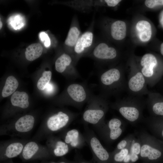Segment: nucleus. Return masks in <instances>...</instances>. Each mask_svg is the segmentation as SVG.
Wrapping results in <instances>:
<instances>
[{
    "instance_id": "nucleus-21",
    "label": "nucleus",
    "mask_w": 163,
    "mask_h": 163,
    "mask_svg": "<svg viewBox=\"0 0 163 163\" xmlns=\"http://www.w3.org/2000/svg\"><path fill=\"white\" fill-rule=\"evenodd\" d=\"M72 61L71 57L68 55L64 53L59 56L55 62V69L56 71L62 73L69 66Z\"/></svg>"
},
{
    "instance_id": "nucleus-3",
    "label": "nucleus",
    "mask_w": 163,
    "mask_h": 163,
    "mask_svg": "<svg viewBox=\"0 0 163 163\" xmlns=\"http://www.w3.org/2000/svg\"><path fill=\"white\" fill-rule=\"evenodd\" d=\"M132 63L127 76L126 91L128 95L143 96L151 91L147 87L145 79L139 67Z\"/></svg>"
},
{
    "instance_id": "nucleus-14",
    "label": "nucleus",
    "mask_w": 163,
    "mask_h": 163,
    "mask_svg": "<svg viewBox=\"0 0 163 163\" xmlns=\"http://www.w3.org/2000/svg\"><path fill=\"white\" fill-rule=\"evenodd\" d=\"M70 97L75 101L81 102L86 98V94L83 87L81 85L73 84L70 85L67 89Z\"/></svg>"
},
{
    "instance_id": "nucleus-32",
    "label": "nucleus",
    "mask_w": 163,
    "mask_h": 163,
    "mask_svg": "<svg viewBox=\"0 0 163 163\" xmlns=\"http://www.w3.org/2000/svg\"><path fill=\"white\" fill-rule=\"evenodd\" d=\"M141 148L140 144L139 143L137 142L134 143L131 147L130 153L137 155L139 154L140 152Z\"/></svg>"
},
{
    "instance_id": "nucleus-17",
    "label": "nucleus",
    "mask_w": 163,
    "mask_h": 163,
    "mask_svg": "<svg viewBox=\"0 0 163 163\" xmlns=\"http://www.w3.org/2000/svg\"><path fill=\"white\" fill-rule=\"evenodd\" d=\"M104 111L100 109H89L86 110L83 113V118L86 122L95 124L97 123L103 117Z\"/></svg>"
},
{
    "instance_id": "nucleus-37",
    "label": "nucleus",
    "mask_w": 163,
    "mask_h": 163,
    "mask_svg": "<svg viewBox=\"0 0 163 163\" xmlns=\"http://www.w3.org/2000/svg\"><path fill=\"white\" fill-rule=\"evenodd\" d=\"M160 22L161 26L163 27V11H162L160 15Z\"/></svg>"
},
{
    "instance_id": "nucleus-1",
    "label": "nucleus",
    "mask_w": 163,
    "mask_h": 163,
    "mask_svg": "<svg viewBox=\"0 0 163 163\" xmlns=\"http://www.w3.org/2000/svg\"><path fill=\"white\" fill-rule=\"evenodd\" d=\"M138 67L145 79L147 85L150 87L155 86L163 76V65L152 54L144 55L140 59Z\"/></svg>"
},
{
    "instance_id": "nucleus-13",
    "label": "nucleus",
    "mask_w": 163,
    "mask_h": 163,
    "mask_svg": "<svg viewBox=\"0 0 163 163\" xmlns=\"http://www.w3.org/2000/svg\"><path fill=\"white\" fill-rule=\"evenodd\" d=\"M126 26L123 21L118 20L113 22L110 27V33L112 37L116 40L123 39L126 35Z\"/></svg>"
},
{
    "instance_id": "nucleus-28",
    "label": "nucleus",
    "mask_w": 163,
    "mask_h": 163,
    "mask_svg": "<svg viewBox=\"0 0 163 163\" xmlns=\"http://www.w3.org/2000/svg\"><path fill=\"white\" fill-rule=\"evenodd\" d=\"M136 28L139 32L148 30H151V26L150 23L145 20L139 21L136 24Z\"/></svg>"
},
{
    "instance_id": "nucleus-15",
    "label": "nucleus",
    "mask_w": 163,
    "mask_h": 163,
    "mask_svg": "<svg viewBox=\"0 0 163 163\" xmlns=\"http://www.w3.org/2000/svg\"><path fill=\"white\" fill-rule=\"evenodd\" d=\"M11 101L12 104L14 106L22 108H26L29 105L28 96L23 91H16L11 96Z\"/></svg>"
},
{
    "instance_id": "nucleus-26",
    "label": "nucleus",
    "mask_w": 163,
    "mask_h": 163,
    "mask_svg": "<svg viewBox=\"0 0 163 163\" xmlns=\"http://www.w3.org/2000/svg\"><path fill=\"white\" fill-rule=\"evenodd\" d=\"M69 150L68 146L66 142L59 141L56 143L53 152L56 156L60 157L66 154L68 152Z\"/></svg>"
},
{
    "instance_id": "nucleus-23",
    "label": "nucleus",
    "mask_w": 163,
    "mask_h": 163,
    "mask_svg": "<svg viewBox=\"0 0 163 163\" xmlns=\"http://www.w3.org/2000/svg\"><path fill=\"white\" fill-rule=\"evenodd\" d=\"M39 149L37 144L34 142L27 143L24 147L22 155L24 159L28 160L31 158L37 152Z\"/></svg>"
},
{
    "instance_id": "nucleus-40",
    "label": "nucleus",
    "mask_w": 163,
    "mask_h": 163,
    "mask_svg": "<svg viewBox=\"0 0 163 163\" xmlns=\"http://www.w3.org/2000/svg\"><path fill=\"white\" fill-rule=\"evenodd\" d=\"M162 135L163 137V129L162 130Z\"/></svg>"
},
{
    "instance_id": "nucleus-19",
    "label": "nucleus",
    "mask_w": 163,
    "mask_h": 163,
    "mask_svg": "<svg viewBox=\"0 0 163 163\" xmlns=\"http://www.w3.org/2000/svg\"><path fill=\"white\" fill-rule=\"evenodd\" d=\"M18 85V82L14 76H8L6 80L5 85L2 90V96L5 97L13 94L15 92Z\"/></svg>"
},
{
    "instance_id": "nucleus-22",
    "label": "nucleus",
    "mask_w": 163,
    "mask_h": 163,
    "mask_svg": "<svg viewBox=\"0 0 163 163\" xmlns=\"http://www.w3.org/2000/svg\"><path fill=\"white\" fill-rule=\"evenodd\" d=\"M23 148L22 144L20 142L12 143L6 148L5 151V155L10 158L15 157L20 154Z\"/></svg>"
},
{
    "instance_id": "nucleus-16",
    "label": "nucleus",
    "mask_w": 163,
    "mask_h": 163,
    "mask_svg": "<svg viewBox=\"0 0 163 163\" xmlns=\"http://www.w3.org/2000/svg\"><path fill=\"white\" fill-rule=\"evenodd\" d=\"M43 51V47L40 44H31L26 48L25 52V58L29 61H34L41 56Z\"/></svg>"
},
{
    "instance_id": "nucleus-11",
    "label": "nucleus",
    "mask_w": 163,
    "mask_h": 163,
    "mask_svg": "<svg viewBox=\"0 0 163 163\" xmlns=\"http://www.w3.org/2000/svg\"><path fill=\"white\" fill-rule=\"evenodd\" d=\"M35 120L33 116L26 115L19 118L16 122L14 127L18 132H27L31 130L33 127Z\"/></svg>"
},
{
    "instance_id": "nucleus-6",
    "label": "nucleus",
    "mask_w": 163,
    "mask_h": 163,
    "mask_svg": "<svg viewBox=\"0 0 163 163\" xmlns=\"http://www.w3.org/2000/svg\"><path fill=\"white\" fill-rule=\"evenodd\" d=\"M93 53L96 58L101 59H113L117 56L116 50L113 47H109L104 43L97 45L94 48Z\"/></svg>"
},
{
    "instance_id": "nucleus-36",
    "label": "nucleus",
    "mask_w": 163,
    "mask_h": 163,
    "mask_svg": "<svg viewBox=\"0 0 163 163\" xmlns=\"http://www.w3.org/2000/svg\"><path fill=\"white\" fill-rule=\"evenodd\" d=\"M131 162L130 161V154H128L125 157L123 160L122 163H130Z\"/></svg>"
},
{
    "instance_id": "nucleus-31",
    "label": "nucleus",
    "mask_w": 163,
    "mask_h": 163,
    "mask_svg": "<svg viewBox=\"0 0 163 163\" xmlns=\"http://www.w3.org/2000/svg\"><path fill=\"white\" fill-rule=\"evenodd\" d=\"M41 40L46 47H49L50 44V39L47 34L44 32H42L40 34Z\"/></svg>"
},
{
    "instance_id": "nucleus-20",
    "label": "nucleus",
    "mask_w": 163,
    "mask_h": 163,
    "mask_svg": "<svg viewBox=\"0 0 163 163\" xmlns=\"http://www.w3.org/2000/svg\"><path fill=\"white\" fill-rule=\"evenodd\" d=\"M121 124V120L117 118H113L109 121L108 126L110 130V136L111 139H116L121 135L122 131L120 126Z\"/></svg>"
},
{
    "instance_id": "nucleus-10",
    "label": "nucleus",
    "mask_w": 163,
    "mask_h": 163,
    "mask_svg": "<svg viewBox=\"0 0 163 163\" xmlns=\"http://www.w3.org/2000/svg\"><path fill=\"white\" fill-rule=\"evenodd\" d=\"M140 154L141 158L147 163L158 159L161 155L159 150L146 144L141 147Z\"/></svg>"
},
{
    "instance_id": "nucleus-7",
    "label": "nucleus",
    "mask_w": 163,
    "mask_h": 163,
    "mask_svg": "<svg viewBox=\"0 0 163 163\" xmlns=\"http://www.w3.org/2000/svg\"><path fill=\"white\" fill-rule=\"evenodd\" d=\"M69 120V117L67 114L60 111L48 119L47 122V126L52 131H56L64 127Z\"/></svg>"
},
{
    "instance_id": "nucleus-34",
    "label": "nucleus",
    "mask_w": 163,
    "mask_h": 163,
    "mask_svg": "<svg viewBox=\"0 0 163 163\" xmlns=\"http://www.w3.org/2000/svg\"><path fill=\"white\" fill-rule=\"evenodd\" d=\"M53 89V87L52 84L49 83L46 86L44 90L46 93H50L52 92Z\"/></svg>"
},
{
    "instance_id": "nucleus-38",
    "label": "nucleus",
    "mask_w": 163,
    "mask_h": 163,
    "mask_svg": "<svg viewBox=\"0 0 163 163\" xmlns=\"http://www.w3.org/2000/svg\"><path fill=\"white\" fill-rule=\"evenodd\" d=\"M160 52L161 54L163 56V42L161 45Z\"/></svg>"
},
{
    "instance_id": "nucleus-42",
    "label": "nucleus",
    "mask_w": 163,
    "mask_h": 163,
    "mask_svg": "<svg viewBox=\"0 0 163 163\" xmlns=\"http://www.w3.org/2000/svg\"><path fill=\"white\" fill-rule=\"evenodd\" d=\"M55 163V162H52V163Z\"/></svg>"
},
{
    "instance_id": "nucleus-24",
    "label": "nucleus",
    "mask_w": 163,
    "mask_h": 163,
    "mask_svg": "<svg viewBox=\"0 0 163 163\" xmlns=\"http://www.w3.org/2000/svg\"><path fill=\"white\" fill-rule=\"evenodd\" d=\"M79 132L74 129L68 131L65 136V141L66 144H70L72 147H76L79 143Z\"/></svg>"
},
{
    "instance_id": "nucleus-8",
    "label": "nucleus",
    "mask_w": 163,
    "mask_h": 163,
    "mask_svg": "<svg viewBox=\"0 0 163 163\" xmlns=\"http://www.w3.org/2000/svg\"><path fill=\"white\" fill-rule=\"evenodd\" d=\"M93 33L90 31L82 34L74 47L75 52L80 54L90 47L93 43Z\"/></svg>"
},
{
    "instance_id": "nucleus-5",
    "label": "nucleus",
    "mask_w": 163,
    "mask_h": 163,
    "mask_svg": "<svg viewBox=\"0 0 163 163\" xmlns=\"http://www.w3.org/2000/svg\"><path fill=\"white\" fill-rule=\"evenodd\" d=\"M149 111L154 115L163 116V95L151 91L146 100Z\"/></svg>"
},
{
    "instance_id": "nucleus-27",
    "label": "nucleus",
    "mask_w": 163,
    "mask_h": 163,
    "mask_svg": "<svg viewBox=\"0 0 163 163\" xmlns=\"http://www.w3.org/2000/svg\"><path fill=\"white\" fill-rule=\"evenodd\" d=\"M128 154L129 151L127 149L124 148L121 149L119 152L114 155L113 161L114 163H122Z\"/></svg>"
},
{
    "instance_id": "nucleus-39",
    "label": "nucleus",
    "mask_w": 163,
    "mask_h": 163,
    "mask_svg": "<svg viewBox=\"0 0 163 163\" xmlns=\"http://www.w3.org/2000/svg\"><path fill=\"white\" fill-rule=\"evenodd\" d=\"M2 27V21H0V29H1Z\"/></svg>"
},
{
    "instance_id": "nucleus-25",
    "label": "nucleus",
    "mask_w": 163,
    "mask_h": 163,
    "mask_svg": "<svg viewBox=\"0 0 163 163\" xmlns=\"http://www.w3.org/2000/svg\"><path fill=\"white\" fill-rule=\"evenodd\" d=\"M51 76L52 72L50 71H44L42 73V76L38 81L37 84L38 88L41 91L44 90L49 83Z\"/></svg>"
},
{
    "instance_id": "nucleus-12",
    "label": "nucleus",
    "mask_w": 163,
    "mask_h": 163,
    "mask_svg": "<svg viewBox=\"0 0 163 163\" xmlns=\"http://www.w3.org/2000/svg\"><path fill=\"white\" fill-rule=\"evenodd\" d=\"M71 6L76 9L84 10L91 7H98L104 4L108 6V0H74L71 2Z\"/></svg>"
},
{
    "instance_id": "nucleus-9",
    "label": "nucleus",
    "mask_w": 163,
    "mask_h": 163,
    "mask_svg": "<svg viewBox=\"0 0 163 163\" xmlns=\"http://www.w3.org/2000/svg\"><path fill=\"white\" fill-rule=\"evenodd\" d=\"M90 143L92 150L98 159L103 163L108 162L110 160L109 155L99 140L93 137L91 139Z\"/></svg>"
},
{
    "instance_id": "nucleus-4",
    "label": "nucleus",
    "mask_w": 163,
    "mask_h": 163,
    "mask_svg": "<svg viewBox=\"0 0 163 163\" xmlns=\"http://www.w3.org/2000/svg\"><path fill=\"white\" fill-rule=\"evenodd\" d=\"M101 80L105 86L109 88L112 92L126 91L127 79L123 70L112 68L104 72Z\"/></svg>"
},
{
    "instance_id": "nucleus-35",
    "label": "nucleus",
    "mask_w": 163,
    "mask_h": 163,
    "mask_svg": "<svg viewBox=\"0 0 163 163\" xmlns=\"http://www.w3.org/2000/svg\"><path fill=\"white\" fill-rule=\"evenodd\" d=\"M130 161L132 162H135L138 159V155L135 154L130 153Z\"/></svg>"
},
{
    "instance_id": "nucleus-41",
    "label": "nucleus",
    "mask_w": 163,
    "mask_h": 163,
    "mask_svg": "<svg viewBox=\"0 0 163 163\" xmlns=\"http://www.w3.org/2000/svg\"><path fill=\"white\" fill-rule=\"evenodd\" d=\"M80 163H87L85 162H81Z\"/></svg>"
},
{
    "instance_id": "nucleus-30",
    "label": "nucleus",
    "mask_w": 163,
    "mask_h": 163,
    "mask_svg": "<svg viewBox=\"0 0 163 163\" xmlns=\"http://www.w3.org/2000/svg\"><path fill=\"white\" fill-rule=\"evenodd\" d=\"M152 35L151 30H148L139 33V37L140 40L143 42L149 40Z\"/></svg>"
},
{
    "instance_id": "nucleus-2",
    "label": "nucleus",
    "mask_w": 163,
    "mask_h": 163,
    "mask_svg": "<svg viewBox=\"0 0 163 163\" xmlns=\"http://www.w3.org/2000/svg\"><path fill=\"white\" fill-rule=\"evenodd\" d=\"M143 96L128 95L120 101L118 110L127 120L134 122L139 119L146 101Z\"/></svg>"
},
{
    "instance_id": "nucleus-33",
    "label": "nucleus",
    "mask_w": 163,
    "mask_h": 163,
    "mask_svg": "<svg viewBox=\"0 0 163 163\" xmlns=\"http://www.w3.org/2000/svg\"><path fill=\"white\" fill-rule=\"evenodd\" d=\"M127 142L125 140L121 141L117 145V148L119 149H122L125 148L127 145Z\"/></svg>"
},
{
    "instance_id": "nucleus-18",
    "label": "nucleus",
    "mask_w": 163,
    "mask_h": 163,
    "mask_svg": "<svg viewBox=\"0 0 163 163\" xmlns=\"http://www.w3.org/2000/svg\"><path fill=\"white\" fill-rule=\"evenodd\" d=\"M81 35L78 27L74 25L69 31L65 41V44L69 47L74 48Z\"/></svg>"
},
{
    "instance_id": "nucleus-29",
    "label": "nucleus",
    "mask_w": 163,
    "mask_h": 163,
    "mask_svg": "<svg viewBox=\"0 0 163 163\" xmlns=\"http://www.w3.org/2000/svg\"><path fill=\"white\" fill-rule=\"evenodd\" d=\"M145 4L147 7L152 8L157 6L163 5V0H146Z\"/></svg>"
}]
</instances>
